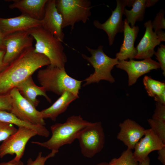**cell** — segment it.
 Segmentation results:
<instances>
[{
	"label": "cell",
	"instance_id": "obj_1",
	"mask_svg": "<svg viewBox=\"0 0 165 165\" xmlns=\"http://www.w3.org/2000/svg\"><path fill=\"white\" fill-rule=\"evenodd\" d=\"M34 49L33 46L26 49L0 72V94L9 93L37 69L50 64L46 57Z\"/></svg>",
	"mask_w": 165,
	"mask_h": 165
},
{
	"label": "cell",
	"instance_id": "obj_2",
	"mask_svg": "<svg viewBox=\"0 0 165 165\" xmlns=\"http://www.w3.org/2000/svg\"><path fill=\"white\" fill-rule=\"evenodd\" d=\"M90 122L84 120L80 115L69 117L63 123H56L50 127L52 135L44 142L31 143L46 148L56 154L62 146L72 143L77 139L81 131Z\"/></svg>",
	"mask_w": 165,
	"mask_h": 165
},
{
	"label": "cell",
	"instance_id": "obj_3",
	"mask_svg": "<svg viewBox=\"0 0 165 165\" xmlns=\"http://www.w3.org/2000/svg\"><path fill=\"white\" fill-rule=\"evenodd\" d=\"M37 76L39 83L46 92L61 95L65 91H68L79 97V92L83 81L69 76L64 67L60 68L50 65L46 68L39 70Z\"/></svg>",
	"mask_w": 165,
	"mask_h": 165
},
{
	"label": "cell",
	"instance_id": "obj_4",
	"mask_svg": "<svg viewBox=\"0 0 165 165\" xmlns=\"http://www.w3.org/2000/svg\"><path fill=\"white\" fill-rule=\"evenodd\" d=\"M36 41L35 52L43 54L50 62V65L60 68L64 67L67 58L61 42L42 26L27 31Z\"/></svg>",
	"mask_w": 165,
	"mask_h": 165
},
{
	"label": "cell",
	"instance_id": "obj_5",
	"mask_svg": "<svg viewBox=\"0 0 165 165\" xmlns=\"http://www.w3.org/2000/svg\"><path fill=\"white\" fill-rule=\"evenodd\" d=\"M86 48L91 56L88 57L83 54L82 56L92 65L94 71L84 80L85 83L83 86L91 83H98L101 80L111 83L114 82L115 79L112 75L111 72L114 66L118 64L119 60L116 58H112L107 56L103 51L102 45L99 46L96 49L87 46Z\"/></svg>",
	"mask_w": 165,
	"mask_h": 165
},
{
	"label": "cell",
	"instance_id": "obj_6",
	"mask_svg": "<svg viewBox=\"0 0 165 165\" xmlns=\"http://www.w3.org/2000/svg\"><path fill=\"white\" fill-rule=\"evenodd\" d=\"M56 6L63 19V29L71 26V31L75 24L80 21L85 24L91 15V2L89 0H57Z\"/></svg>",
	"mask_w": 165,
	"mask_h": 165
},
{
	"label": "cell",
	"instance_id": "obj_7",
	"mask_svg": "<svg viewBox=\"0 0 165 165\" xmlns=\"http://www.w3.org/2000/svg\"><path fill=\"white\" fill-rule=\"evenodd\" d=\"M82 154L92 158L103 149L105 134L101 122H90L80 134L77 139Z\"/></svg>",
	"mask_w": 165,
	"mask_h": 165
},
{
	"label": "cell",
	"instance_id": "obj_8",
	"mask_svg": "<svg viewBox=\"0 0 165 165\" xmlns=\"http://www.w3.org/2000/svg\"><path fill=\"white\" fill-rule=\"evenodd\" d=\"M9 94L12 106L10 112L23 121L35 125L45 126L46 123L41 112L24 98L16 88L12 89Z\"/></svg>",
	"mask_w": 165,
	"mask_h": 165
},
{
	"label": "cell",
	"instance_id": "obj_9",
	"mask_svg": "<svg viewBox=\"0 0 165 165\" xmlns=\"http://www.w3.org/2000/svg\"><path fill=\"white\" fill-rule=\"evenodd\" d=\"M36 135H38L37 132L33 129L18 127L17 131L3 141L0 145V158L7 154H15L14 159L20 160L24 154L27 143Z\"/></svg>",
	"mask_w": 165,
	"mask_h": 165
},
{
	"label": "cell",
	"instance_id": "obj_10",
	"mask_svg": "<svg viewBox=\"0 0 165 165\" xmlns=\"http://www.w3.org/2000/svg\"><path fill=\"white\" fill-rule=\"evenodd\" d=\"M34 40L27 31L15 32L4 37L3 46L5 51L4 64L8 65L24 50L32 46Z\"/></svg>",
	"mask_w": 165,
	"mask_h": 165
},
{
	"label": "cell",
	"instance_id": "obj_11",
	"mask_svg": "<svg viewBox=\"0 0 165 165\" xmlns=\"http://www.w3.org/2000/svg\"><path fill=\"white\" fill-rule=\"evenodd\" d=\"M133 0H117L116 8L112 11V14L104 23L98 20L93 22L94 26L97 28L104 31L107 34L109 46L112 45L116 35L123 32L124 21L122 17L124 9L126 6L131 7Z\"/></svg>",
	"mask_w": 165,
	"mask_h": 165
},
{
	"label": "cell",
	"instance_id": "obj_12",
	"mask_svg": "<svg viewBox=\"0 0 165 165\" xmlns=\"http://www.w3.org/2000/svg\"><path fill=\"white\" fill-rule=\"evenodd\" d=\"M116 67L127 72L128 75L129 86L134 84L141 76L152 70H157L160 68L159 62L151 58H146L140 61L133 59L129 61H119V63Z\"/></svg>",
	"mask_w": 165,
	"mask_h": 165
},
{
	"label": "cell",
	"instance_id": "obj_13",
	"mask_svg": "<svg viewBox=\"0 0 165 165\" xmlns=\"http://www.w3.org/2000/svg\"><path fill=\"white\" fill-rule=\"evenodd\" d=\"M42 20L41 26L63 42L64 36L62 28L63 19L56 7L55 0H48Z\"/></svg>",
	"mask_w": 165,
	"mask_h": 165
},
{
	"label": "cell",
	"instance_id": "obj_14",
	"mask_svg": "<svg viewBox=\"0 0 165 165\" xmlns=\"http://www.w3.org/2000/svg\"><path fill=\"white\" fill-rule=\"evenodd\" d=\"M42 24V20H35L21 14L13 18H0V31L3 38L15 32L27 31L33 28L41 26Z\"/></svg>",
	"mask_w": 165,
	"mask_h": 165
},
{
	"label": "cell",
	"instance_id": "obj_15",
	"mask_svg": "<svg viewBox=\"0 0 165 165\" xmlns=\"http://www.w3.org/2000/svg\"><path fill=\"white\" fill-rule=\"evenodd\" d=\"M120 130L117 139L123 142L127 148L133 149L136 144L145 135V129L139 124L127 119L119 124Z\"/></svg>",
	"mask_w": 165,
	"mask_h": 165
},
{
	"label": "cell",
	"instance_id": "obj_16",
	"mask_svg": "<svg viewBox=\"0 0 165 165\" xmlns=\"http://www.w3.org/2000/svg\"><path fill=\"white\" fill-rule=\"evenodd\" d=\"M144 136L136 144L133 152L134 157L139 162L144 160L151 152L165 146L151 128L145 129Z\"/></svg>",
	"mask_w": 165,
	"mask_h": 165
},
{
	"label": "cell",
	"instance_id": "obj_17",
	"mask_svg": "<svg viewBox=\"0 0 165 165\" xmlns=\"http://www.w3.org/2000/svg\"><path fill=\"white\" fill-rule=\"evenodd\" d=\"M139 31L138 25L131 27L126 19L124 20V39L119 52L116 55V58L119 61H126L128 59L135 58L137 50L134 46V43Z\"/></svg>",
	"mask_w": 165,
	"mask_h": 165
},
{
	"label": "cell",
	"instance_id": "obj_18",
	"mask_svg": "<svg viewBox=\"0 0 165 165\" xmlns=\"http://www.w3.org/2000/svg\"><path fill=\"white\" fill-rule=\"evenodd\" d=\"M151 22V20H148L144 23L145 28V33L135 47L137 54L135 58L144 59L151 58L155 52V47L161 43L160 40L153 30Z\"/></svg>",
	"mask_w": 165,
	"mask_h": 165
},
{
	"label": "cell",
	"instance_id": "obj_19",
	"mask_svg": "<svg viewBox=\"0 0 165 165\" xmlns=\"http://www.w3.org/2000/svg\"><path fill=\"white\" fill-rule=\"evenodd\" d=\"M48 0H14L10 5L11 9H17L22 14L37 20H42Z\"/></svg>",
	"mask_w": 165,
	"mask_h": 165
},
{
	"label": "cell",
	"instance_id": "obj_20",
	"mask_svg": "<svg viewBox=\"0 0 165 165\" xmlns=\"http://www.w3.org/2000/svg\"><path fill=\"white\" fill-rule=\"evenodd\" d=\"M16 88L21 95L35 107L38 106L39 103V101L37 98L38 96H44L49 102L51 103V99L47 95L44 88L36 85L32 76L19 83Z\"/></svg>",
	"mask_w": 165,
	"mask_h": 165
},
{
	"label": "cell",
	"instance_id": "obj_21",
	"mask_svg": "<svg viewBox=\"0 0 165 165\" xmlns=\"http://www.w3.org/2000/svg\"><path fill=\"white\" fill-rule=\"evenodd\" d=\"M50 106L40 111L44 119L49 118L55 121L59 115L67 110L70 104L79 97L68 91H65Z\"/></svg>",
	"mask_w": 165,
	"mask_h": 165
},
{
	"label": "cell",
	"instance_id": "obj_22",
	"mask_svg": "<svg viewBox=\"0 0 165 165\" xmlns=\"http://www.w3.org/2000/svg\"><path fill=\"white\" fill-rule=\"evenodd\" d=\"M158 0H133L130 10L124 9L123 14L126 19L130 24V27L135 26L136 22L142 21L144 18L146 8L153 6Z\"/></svg>",
	"mask_w": 165,
	"mask_h": 165
},
{
	"label": "cell",
	"instance_id": "obj_23",
	"mask_svg": "<svg viewBox=\"0 0 165 165\" xmlns=\"http://www.w3.org/2000/svg\"><path fill=\"white\" fill-rule=\"evenodd\" d=\"M0 121L19 127H25L35 130L38 135L48 137L50 132L45 126L35 125L20 120L10 112L0 111Z\"/></svg>",
	"mask_w": 165,
	"mask_h": 165
},
{
	"label": "cell",
	"instance_id": "obj_24",
	"mask_svg": "<svg viewBox=\"0 0 165 165\" xmlns=\"http://www.w3.org/2000/svg\"><path fill=\"white\" fill-rule=\"evenodd\" d=\"M143 83L148 95L154 98L165 92V83L145 75L143 79Z\"/></svg>",
	"mask_w": 165,
	"mask_h": 165
},
{
	"label": "cell",
	"instance_id": "obj_25",
	"mask_svg": "<svg viewBox=\"0 0 165 165\" xmlns=\"http://www.w3.org/2000/svg\"><path fill=\"white\" fill-rule=\"evenodd\" d=\"M110 165H138L134 156L132 149L127 148L118 158H114L109 163Z\"/></svg>",
	"mask_w": 165,
	"mask_h": 165
},
{
	"label": "cell",
	"instance_id": "obj_26",
	"mask_svg": "<svg viewBox=\"0 0 165 165\" xmlns=\"http://www.w3.org/2000/svg\"><path fill=\"white\" fill-rule=\"evenodd\" d=\"M147 122L155 134L165 144V123L149 119Z\"/></svg>",
	"mask_w": 165,
	"mask_h": 165
},
{
	"label": "cell",
	"instance_id": "obj_27",
	"mask_svg": "<svg viewBox=\"0 0 165 165\" xmlns=\"http://www.w3.org/2000/svg\"><path fill=\"white\" fill-rule=\"evenodd\" d=\"M17 130L14 125L0 121V142L5 140Z\"/></svg>",
	"mask_w": 165,
	"mask_h": 165
},
{
	"label": "cell",
	"instance_id": "obj_28",
	"mask_svg": "<svg viewBox=\"0 0 165 165\" xmlns=\"http://www.w3.org/2000/svg\"><path fill=\"white\" fill-rule=\"evenodd\" d=\"M164 14V10L163 9H160L156 14L154 20L152 22V26L154 32L165 29Z\"/></svg>",
	"mask_w": 165,
	"mask_h": 165
},
{
	"label": "cell",
	"instance_id": "obj_29",
	"mask_svg": "<svg viewBox=\"0 0 165 165\" xmlns=\"http://www.w3.org/2000/svg\"><path fill=\"white\" fill-rule=\"evenodd\" d=\"M152 119L165 123V105L159 102L156 103V108L152 116Z\"/></svg>",
	"mask_w": 165,
	"mask_h": 165
},
{
	"label": "cell",
	"instance_id": "obj_30",
	"mask_svg": "<svg viewBox=\"0 0 165 165\" xmlns=\"http://www.w3.org/2000/svg\"><path fill=\"white\" fill-rule=\"evenodd\" d=\"M56 154L51 152L46 156H42V152H39L34 160L31 158H29L27 161V165H45L46 161L49 158L54 157Z\"/></svg>",
	"mask_w": 165,
	"mask_h": 165
},
{
	"label": "cell",
	"instance_id": "obj_31",
	"mask_svg": "<svg viewBox=\"0 0 165 165\" xmlns=\"http://www.w3.org/2000/svg\"><path fill=\"white\" fill-rule=\"evenodd\" d=\"M12 109V99L9 93L0 94V111L10 112Z\"/></svg>",
	"mask_w": 165,
	"mask_h": 165
},
{
	"label": "cell",
	"instance_id": "obj_32",
	"mask_svg": "<svg viewBox=\"0 0 165 165\" xmlns=\"http://www.w3.org/2000/svg\"><path fill=\"white\" fill-rule=\"evenodd\" d=\"M154 54L156 57V59L159 62L160 68L163 71V75L165 76V46L161 44L158 47L157 51Z\"/></svg>",
	"mask_w": 165,
	"mask_h": 165
},
{
	"label": "cell",
	"instance_id": "obj_33",
	"mask_svg": "<svg viewBox=\"0 0 165 165\" xmlns=\"http://www.w3.org/2000/svg\"><path fill=\"white\" fill-rule=\"evenodd\" d=\"M158 159L163 165H165V146L158 150Z\"/></svg>",
	"mask_w": 165,
	"mask_h": 165
},
{
	"label": "cell",
	"instance_id": "obj_34",
	"mask_svg": "<svg viewBox=\"0 0 165 165\" xmlns=\"http://www.w3.org/2000/svg\"><path fill=\"white\" fill-rule=\"evenodd\" d=\"M5 51L0 49V72L5 69L8 65H5L3 62Z\"/></svg>",
	"mask_w": 165,
	"mask_h": 165
},
{
	"label": "cell",
	"instance_id": "obj_35",
	"mask_svg": "<svg viewBox=\"0 0 165 165\" xmlns=\"http://www.w3.org/2000/svg\"><path fill=\"white\" fill-rule=\"evenodd\" d=\"M0 165H24V164L21 160H16L13 158L8 162L1 163Z\"/></svg>",
	"mask_w": 165,
	"mask_h": 165
},
{
	"label": "cell",
	"instance_id": "obj_36",
	"mask_svg": "<svg viewBox=\"0 0 165 165\" xmlns=\"http://www.w3.org/2000/svg\"><path fill=\"white\" fill-rule=\"evenodd\" d=\"M154 32L156 33L161 42L165 41V32L164 31L161 30Z\"/></svg>",
	"mask_w": 165,
	"mask_h": 165
},
{
	"label": "cell",
	"instance_id": "obj_37",
	"mask_svg": "<svg viewBox=\"0 0 165 165\" xmlns=\"http://www.w3.org/2000/svg\"><path fill=\"white\" fill-rule=\"evenodd\" d=\"M150 159L148 156L144 160L139 162L138 165H150Z\"/></svg>",
	"mask_w": 165,
	"mask_h": 165
},
{
	"label": "cell",
	"instance_id": "obj_38",
	"mask_svg": "<svg viewBox=\"0 0 165 165\" xmlns=\"http://www.w3.org/2000/svg\"><path fill=\"white\" fill-rule=\"evenodd\" d=\"M3 38L0 31V49L4 50L3 46Z\"/></svg>",
	"mask_w": 165,
	"mask_h": 165
},
{
	"label": "cell",
	"instance_id": "obj_39",
	"mask_svg": "<svg viewBox=\"0 0 165 165\" xmlns=\"http://www.w3.org/2000/svg\"><path fill=\"white\" fill-rule=\"evenodd\" d=\"M96 165H110L109 163L106 162H102L97 164Z\"/></svg>",
	"mask_w": 165,
	"mask_h": 165
}]
</instances>
